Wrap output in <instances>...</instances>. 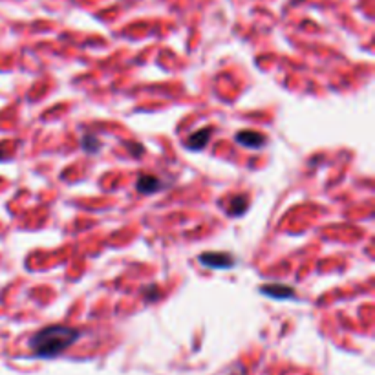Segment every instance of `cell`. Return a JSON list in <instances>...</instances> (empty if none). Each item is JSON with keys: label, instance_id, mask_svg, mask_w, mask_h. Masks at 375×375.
I'll use <instances>...</instances> for the list:
<instances>
[{"label": "cell", "instance_id": "obj_1", "mask_svg": "<svg viewBox=\"0 0 375 375\" xmlns=\"http://www.w3.org/2000/svg\"><path fill=\"white\" fill-rule=\"evenodd\" d=\"M81 337L79 329L70 328V326H48V328L41 329L29 339V348L33 353L43 359H52V357L61 355L64 350L71 346V344Z\"/></svg>", "mask_w": 375, "mask_h": 375}, {"label": "cell", "instance_id": "obj_2", "mask_svg": "<svg viewBox=\"0 0 375 375\" xmlns=\"http://www.w3.org/2000/svg\"><path fill=\"white\" fill-rule=\"evenodd\" d=\"M200 264L211 269H229L235 266V258L229 253H203L200 257Z\"/></svg>", "mask_w": 375, "mask_h": 375}, {"label": "cell", "instance_id": "obj_3", "mask_svg": "<svg viewBox=\"0 0 375 375\" xmlns=\"http://www.w3.org/2000/svg\"><path fill=\"white\" fill-rule=\"evenodd\" d=\"M264 295L271 296L277 300H286V299H295V291L289 286H282V284H271V286H262L260 287Z\"/></svg>", "mask_w": 375, "mask_h": 375}, {"label": "cell", "instance_id": "obj_4", "mask_svg": "<svg viewBox=\"0 0 375 375\" xmlns=\"http://www.w3.org/2000/svg\"><path fill=\"white\" fill-rule=\"evenodd\" d=\"M236 141H238L240 145L249 146V149H258V146H262L266 143V137L262 134H258V132L244 130L236 134Z\"/></svg>", "mask_w": 375, "mask_h": 375}, {"label": "cell", "instance_id": "obj_5", "mask_svg": "<svg viewBox=\"0 0 375 375\" xmlns=\"http://www.w3.org/2000/svg\"><path fill=\"white\" fill-rule=\"evenodd\" d=\"M161 189V182L156 176H149V174H143L139 179H137V191L143 194H152L156 191Z\"/></svg>", "mask_w": 375, "mask_h": 375}, {"label": "cell", "instance_id": "obj_6", "mask_svg": "<svg viewBox=\"0 0 375 375\" xmlns=\"http://www.w3.org/2000/svg\"><path fill=\"white\" fill-rule=\"evenodd\" d=\"M212 136L211 128H203V130L196 132L187 139V149L189 150H200L209 143V137Z\"/></svg>", "mask_w": 375, "mask_h": 375}, {"label": "cell", "instance_id": "obj_7", "mask_svg": "<svg viewBox=\"0 0 375 375\" xmlns=\"http://www.w3.org/2000/svg\"><path fill=\"white\" fill-rule=\"evenodd\" d=\"M247 207H249V202H247V198H245L244 194L233 196V198H231L229 205H227V214L240 216L242 212L247 211Z\"/></svg>", "mask_w": 375, "mask_h": 375}, {"label": "cell", "instance_id": "obj_8", "mask_svg": "<svg viewBox=\"0 0 375 375\" xmlns=\"http://www.w3.org/2000/svg\"><path fill=\"white\" fill-rule=\"evenodd\" d=\"M83 149H85L86 152H95V150L99 149L97 137H94L92 134H86V136L83 137Z\"/></svg>", "mask_w": 375, "mask_h": 375}]
</instances>
